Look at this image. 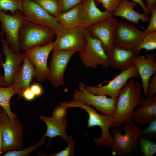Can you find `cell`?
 Segmentation results:
<instances>
[{"instance_id":"obj_13","label":"cell","mask_w":156,"mask_h":156,"mask_svg":"<svg viewBox=\"0 0 156 156\" xmlns=\"http://www.w3.org/2000/svg\"><path fill=\"white\" fill-rule=\"evenodd\" d=\"M75 53L64 51H53L48 67L47 79L54 88H58L64 84L66 70L70 59Z\"/></svg>"},{"instance_id":"obj_19","label":"cell","mask_w":156,"mask_h":156,"mask_svg":"<svg viewBox=\"0 0 156 156\" xmlns=\"http://www.w3.org/2000/svg\"><path fill=\"white\" fill-rule=\"evenodd\" d=\"M95 1L85 0L83 3L81 21L82 27L85 30L100 21L113 16L112 13L107 10H100Z\"/></svg>"},{"instance_id":"obj_3","label":"cell","mask_w":156,"mask_h":156,"mask_svg":"<svg viewBox=\"0 0 156 156\" xmlns=\"http://www.w3.org/2000/svg\"><path fill=\"white\" fill-rule=\"evenodd\" d=\"M123 129L125 132L123 135L119 127L112 129L113 142L109 148L113 155H127L137 148L140 128L132 122L124 124Z\"/></svg>"},{"instance_id":"obj_1","label":"cell","mask_w":156,"mask_h":156,"mask_svg":"<svg viewBox=\"0 0 156 156\" xmlns=\"http://www.w3.org/2000/svg\"><path fill=\"white\" fill-rule=\"evenodd\" d=\"M142 88V83L134 78L130 79L122 87L116 99L110 128L120 127L132 122L134 109L144 100Z\"/></svg>"},{"instance_id":"obj_10","label":"cell","mask_w":156,"mask_h":156,"mask_svg":"<svg viewBox=\"0 0 156 156\" xmlns=\"http://www.w3.org/2000/svg\"><path fill=\"white\" fill-rule=\"evenodd\" d=\"M145 34L132 23L118 22L115 30L114 45L125 49L140 51L138 48Z\"/></svg>"},{"instance_id":"obj_21","label":"cell","mask_w":156,"mask_h":156,"mask_svg":"<svg viewBox=\"0 0 156 156\" xmlns=\"http://www.w3.org/2000/svg\"><path fill=\"white\" fill-rule=\"evenodd\" d=\"M138 4L133 1L121 0L116 10L112 13V16L120 17L126 19L133 23L138 24L139 21L148 22L150 17L145 12L140 13L134 9Z\"/></svg>"},{"instance_id":"obj_24","label":"cell","mask_w":156,"mask_h":156,"mask_svg":"<svg viewBox=\"0 0 156 156\" xmlns=\"http://www.w3.org/2000/svg\"><path fill=\"white\" fill-rule=\"evenodd\" d=\"M83 3L66 12L61 13L55 17V20L64 28H83L81 21Z\"/></svg>"},{"instance_id":"obj_40","label":"cell","mask_w":156,"mask_h":156,"mask_svg":"<svg viewBox=\"0 0 156 156\" xmlns=\"http://www.w3.org/2000/svg\"><path fill=\"white\" fill-rule=\"evenodd\" d=\"M3 122L2 120L0 117V156H2L3 152L2 151L3 147Z\"/></svg>"},{"instance_id":"obj_14","label":"cell","mask_w":156,"mask_h":156,"mask_svg":"<svg viewBox=\"0 0 156 156\" xmlns=\"http://www.w3.org/2000/svg\"><path fill=\"white\" fill-rule=\"evenodd\" d=\"M53 42L42 46H36L25 51L24 53L34 66L36 79L40 82L47 78V62L49 55L53 49Z\"/></svg>"},{"instance_id":"obj_4","label":"cell","mask_w":156,"mask_h":156,"mask_svg":"<svg viewBox=\"0 0 156 156\" xmlns=\"http://www.w3.org/2000/svg\"><path fill=\"white\" fill-rule=\"evenodd\" d=\"M55 35L53 30L24 19L19 34L21 49L25 51L35 47L46 45L53 41Z\"/></svg>"},{"instance_id":"obj_8","label":"cell","mask_w":156,"mask_h":156,"mask_svg":"<svg viewBox=\"0 0 156 156\" xmlns=\"http://www.w3.org/2000/svg\"><path fill=\"white\" fill-rule=\"evenodd\" d=\"M22 12L25 20L50 29L56 35L63 28L54 17L33 0H24Z\"/></svg>"},{"instance_id":"obj_9","label":"cell","mask_w":156,"mask_h":156,"mask_svg":"<svg viewBox=\"0 0 156 156\" xmlns=\"http://www.w3.org/2000/svg\"><path fill=\"white\" fill-rule=\"evenodd\" d=\"M24 20L22 12L17 11L15 14H7L0 10V21L1 23V35H5V40L12 50L18 53H21L19 34Z\"/></svg>"},{"instance_id":"obj_29","label":"cell","mask_w":156,"mask_h":156,"mask_svg":"<svg viewBox=\"0 0 156 156\" xmlns=\"http://www.w3.org/2000/svg\"><path fill=\"white\" fill-rule=\"evenodd\" d=\"M140 149L144 156H153L156 153V144L143 137H138Z\"/></svg>"},{"instance_id":"obj_22","label":"cell","mask_w":156,"mask_h":156,"mask_svg":"<svg viewBox=\"0 0 156 156\" xmlns=\"http://www.w3.org/2000/svg\"><path fill=\"white\" fill-rule=\"evenodd\" d=\"M39 118L44 122L47 126L46 131L44 136L48 137L51 139L53 138L59 136L67 143L71 138L67 134V115L63 117L57 118L52 116L48 117L40 116Z\"/></svg>"},{"instance_id":"obj_32","label":"cell","mask_w":156,"mask_h":156,"mask_svg":"<svg viewBox=\"0 0 156 156\" xmlns=\"http://www.w3.org/2000/svg\"><path fill=\"white\" fill-rule=\"evenodd\" d=\"M121 0H95L96 5L101 3L106 10L112 13L117 8Z\"/></svg>"},{"instance_id":"obj_35","label":"cell","mask_w":156,"mask_h":156,"mask_svg":"<svg viewBox=\"0 0 156 156\" xmlns=\"http://www.w3.org/2000/svg\"><path fill=\"white\" fill-rule=\"evenodd\" d=\"M148 127L144 130L141 131L139 136L155 135L156 134V119L151 121Z\"/></svg>"},{"instance_id":"obj_11","label":"cell","mask_w":156,"mask_h":156,"mask_svg":"<svg viewBox=\"0 0 156 156\" xmlns=\"http://www.w3.org/2000/svg\"><path fill=\"white\" fill-rule=\"evenodd\" d=\"M137 69L134 64L128 68L122 70L108 83L101 86L85 85L86 89L90 93L96 95H105L116 99L122 87L131 78L138 76Z\"/></svg>"},{"instance_id":"obj_43","label":"cell","mask_w":156,"mask_h":156,"mask_svg":"<svg viewBox=\"0 0 156 156\" xmlns=\"http://www.w3.org/2000/svg\"><path fill=\"white\" fill-rule=\"evenodd\" d=\"M5 85L3 79V76L0 75V87L3 86Z\"/></svg>"},{"instance_id":"obj_31","label":"cell","mask_w":156,"mask_h":156,"mask_svg":"<svg viewBox=\"0 0 156 156\" xmlns=\"http://www.w3.org/2000/svg\"><path fill=\"white\" fill-rule=\"evenodd\" d=\"M67 147L58 152L53 154H49V156H73L75 153V142L71 138L67 142Z\"/></svg>"},{"instance_id":"obj_39","label":"cell","mask_w":156,"mask_h":156,"mask_svg":"<svg viewBox=\"0 0 156 156\" xmlns=\"http://www.w3.org/2000/svg\"><path fill=\"white\" fill-rule=\"evenodd\" d=\"M26 100L31 101L33 100L36 97L30 87L26 89L23 92L22 96Z\"/></svg>"},{"instance_id":"obj_44","label":"cell","mask_w":156,"mask_h":156,"mask_svg":"<svg viewBox=\"0 0 156 156\" xmlns=\"http://www.w3.org/2000/svg\"><path fill=\"white\" fill-rule=\"evenodd\" d=\"M3 110L0 107V117L1 116V114H2V112H3Z\"/></svg>"},{"instance_id":"obj_30","label":"cell","mask_w":156,"mask_h":156,"mask_svg":"<svg viewBox=\"0 0 156 156\" xmlns=\"http://www.w3.org/2000/svg\"><path fill=\"white\" fill-rule=\"evenodd\" d=\"M156 49V31L146 33L138 49H144L147 51Z\"/></svg>"},{"instance_id":"obj_17","label":"cell","mask_w":156,"mask_h":156,"mask_svg":"<svg viewBox=\"0 0 156 156\" xmlns=\"http://www.w3.org/2000/svg\"><path fill=\"white\" fill-rule=\"evenodd\" d=\"M138 74L142 81L143 95L148 96V88L150 78L156 72V61L155 55L151 53L146 57L139 54L134 61Z\"/></svg>"},{"instance_id":"obj_38","label":"cell","mask_w":156,"mask_h":156,"mask_svg":"<svg viewBox=\"0 0 156 156\" xmlns=\"http://www.w3.org/2000/svg\"><path fill=\"white\" fill-rule=\"evenodd\" d=\"M30 88L36 97L40 96L43 94V88L42 86L38 84H33L30 86Z\"/></svg>"},{"instance_id":"obj_27","label":"cell","mask_w":156,"mask_h":156,"mask_svg":"<svg viewBox=\"0 0 156 156\" xmlns=\"http://www.w3.org/2000/svg\"><path fill=\"white\" fill-rule=\"evenodd\" d=\"M24 0H0V10L11 11L15 14L17 11L22 12Z\"/></svg>"},{"instance_id":"obj_26","label":"cell","mask_w":156,"mask_h":156,"mask_svg":"<svg viewBox=\"0 0 156 156\" xmlns=\"http://www.w3.org/2000/svg\"><path fill=\"white\" fill-rule=\"evenodd\" d=\"M44 10L54 17L61 13L59 0H33Z\"/></svg>"},{"instance_id":"obj_36","label":"cell","mask_w":156,"mask_h":156,"mask_svg":"<svg viewBox=\"0 0 156 156\" xmlns=\"http://www.w3.org/2000/svg\"><path fill=\"white\" fill-rule=\"evenodd\" d=\"M149 81L148 88V96L155 94L156 92V72Z\"/></svg>"},{"instance_id":"obj_2","label":"cell","mask_w":156,"mask_h":156,"mask_svg":"<svg viewBox=\"0 0 156 156\" xmlns=\"http://www.w3.org/2000/svg\"><path fill=\"white\" fill-rule=\"evenodd\" d=\"M60 104L67 109L77 107L86 111L88 115L87 127L89 128L98 126L102 130V133L100 138H93L95 143L99 146L109 147L113 142V138L109 131L112 116L99 114L90 105L78 100L73 99L68 102H61Z\"/></svg>"},{"instance_id":"obj_20","label":"cell","mask_w":156,"mask_h":156,"mask_svg":"<svg viewBox=\"0 0 156 156\" xmlns=\"http://www.w3.org/2000/svg\"><path fill=\"white\" fill-rule=\"evenodd\" d=\"M140 51L121 48L114 46L112 50L107 53L109 60V66L122 70L134 64L136 56Z\"/></svg>"},{"instance_id":"obj_46","label":"cell","mask_w":156,"mask_h":156,"mask_svg":"<svg viewBox=\"0 0 156 156\" xmlns=\"http://www.w3.org/2000/svg\"></svg>"},{"instance_id":"obj_7","label":"cell","mask_w":156,"mask_h":156,"mask_svg":"<svg viewBox=\"0 0 156 156\" xmlns=\"http://www.w3.org/2000/svg\"><path fill=\"white\" fill-rule=\"evenodd\" d=\"M85 30L63 28L56 35L53 51H64L78 53L85 47Z\"/></svg>"},{"instance_id":"obj_16","label":"cell","mask_w":156,"mask_h":156,"mask_svg":"<svg viewBox=\"0 0 156 156\" xmlns=\"http://www.w3.org/2000/svg\"><path fill=\"white\" fill-rule=\"evenodd\" d=\"M0 41L2 43V51L5 57L4 63L0 61V65L3 67L4 71L5 85L3 87H9L12 86L15 76L25 55L24 53H18L14 52L2 37H0Z\"/></svg>"},{"instance_id":"obj_25","label":"cell","mask_w":156,"mask_h":156,"mask_svg":"<svg viewBox=\"0 0 156 156\" xmlns=\"http://www.w3.org/2000/svg\"><path fill=\"white\" fill-rule=\"evenodd\" d=\"M15 94L12 86L0 87V107L12 120L17 117L16 115L12 112L10 107L11 99Z\"/></svg>"},{"instance_id":"obj_28","label":"cell","mask_w":156,"mask_h":156,"mask_svg":"<svg viewBox=\"0 0 156 156\" xmlns=\"http://www.w3.org/2000/svg\"><path fill=\"white\" fill-rule=\"evenodd\" d=\"M46 137L44 136L36 144L27 148L18 150L7 152L2 155L3 156H27L32 152L42 146L44 144Z\"/></svg>"},{"instance_id":"obj_23","label":"cell","mask_w":156,"mask_h":156,"mask_svg":"<svg viewBox=\"0 0 156 156\" xmlns=\"http://www.w3.org/2000/svg\"><path fill=\"white\" fill-rule=\"evenodd\" d=\"M156 119V95L148 96L140 107L134 111L132 120L135 122L143 125L148 124Z\"/></svg>"},{"instance_id":"obj_41","label":"cell","mask_w":156,"mask_h":156,"mask_svg":"<svg viewBox=\"0 0 156 156\" xmlns=\"http://www.w3.org/2000/svg\"><path fill=\"white\" fill-rule=\"evenodd\" d=\"M156 0H146L145 5L149 13L150 14L152 9L155 5Z\"/></svg>"},{"instance_id":"obj_33","label":"cell","mask_w":156,"mask_h":156,"mask_svg":"<svg viewBox=\"0 0 156 156\" xmlns=\"http://www.w3.org/2000/svg\"><path fill=\"white\" fill-rule=\"evenodd\" d=\"M85 0H59L61 11L64 13L83 3Z\"/></svg>"},{"instance_id":"obj_45","label":"cell","mask_w":156,"mask_h":156,"mask_svg":"<svg viewBox=\"0 0 156 156\" xmlns=\"http://www.w3.org/2000/svg\"><path fill=\"white\" fill-rule=\"evenodd\" d=\"M2 54L0 53V60L1 57H2Z\"/></svg>"},{"instance_id":"obj_12","label":"cell","mask_w":156,"mask_h":156,"mask_svg":"<svg viewBox=\"0 0 156 156\" xmlns=\"http://www.w3.org/2000/svg\"><path fill=\"white\" fill-rule=\"evenodd\" d=\"M85 86L83 82L79 83L78 89L74 90L73 99L83 101L104 114L113 116L116 110V99L107 97L106 95L92 94L86 89Z\"/></svg>"},{"instance_id":"obj_18","label":"cell","mask_w":156,"mask_h":156,"mask_svg":"<svg viewBox=\"0 0 156 156\" xmlns=\"http://www.w3.org/2000/svg\"><path fill=\"white\" fill-rule=\"evenodd\" d=\"M23 62L15 76L12 85L16 94L19 96H22L24 91L30 87L31 83L35 78L34 67L26 55Z\"/></svg>"},{"instance_id":"obj_37","label":"cell","mask_w":156,"mask_h":156,"mask_svg":"<svg viewBox=\"0 0 156 156\" xmlns=\"http://www.w3.org/2000/svg\"><path fill=\"white\" fill-rule=\"evenodd\" d=\"M67 115V108L60 105L53 112V116L57 118H62Z\"/></svg>"},{"instance_id":"obj_42","label":"cell","mask_w":156,"mask_h":156,"mask_svg":"<svg viewBox=\"0 0 156 156\" xmlns=\"http://www.w3.org/2000/svg\"><path fill=\"white\" fill-rule=\"evenodd\" d=\"M132 1L138 4H139L142 7L144 12L146 14L148 15L149 14L147 8L144 3L142 0H132Z\"/></svg>"},{"instance_id":"obj_5","label":"cell","mask_w":156,"mask_h":156,"mask_svg":"<svg viewBox=\"0 0 156 156\" xmlns=\"http://www.w3.org/2000/svg\"><path fill=\"white\" fill-rule=\"evenodd\" d=\"M86 44L79 52L80 60L86 67L96 68L101 65L106 68L109 66L108 56L102 44L97 38L92 37L87 30H85Z\"/></svg>"},{"instance_id":"obj_6","label":"cell","mask_w":156,"mask_h":156,"mask_svg":"<svg viewBox=\"0 0 156 156\" xmlns=\"http://www.w3.org/2000/svg\"><path fill=\"white\" fill-rule=\"evenodd\" d=\"M3 152L20 150L23 147V127L17 117L12 120L3 111Z\"/></svg>"},{"instance_id":"obj_34","label":"cell","mask_w":156,"mask_h":156,"mask_svg":"<svg viewBox=\"0 0 156 156\" xmlns=\"http://www.w3.org/2000/svg\"><path fill=\"white\" fill-rule=\"evenodd\" d=\"M151 16L149 21V25L144 32L145 33L156 31V7L155 5L150 12Z\"/></svg>"},{"instance_id":"obj_15","label":"cell","mask_w":156,"mask_h":156,"mask_svg":"<svg viewBox=\"0 0 156 156\" xmlns=\"http://www.w3.org/2000/svg\"><path fill=\"white\" fill-rule=\"evenodd\" d=\"M118 22L117 18L112 16L96 23L87 29L92 37L100 40L106 53L114 46L115 30Z\"/></svg>"}]
</instances>
